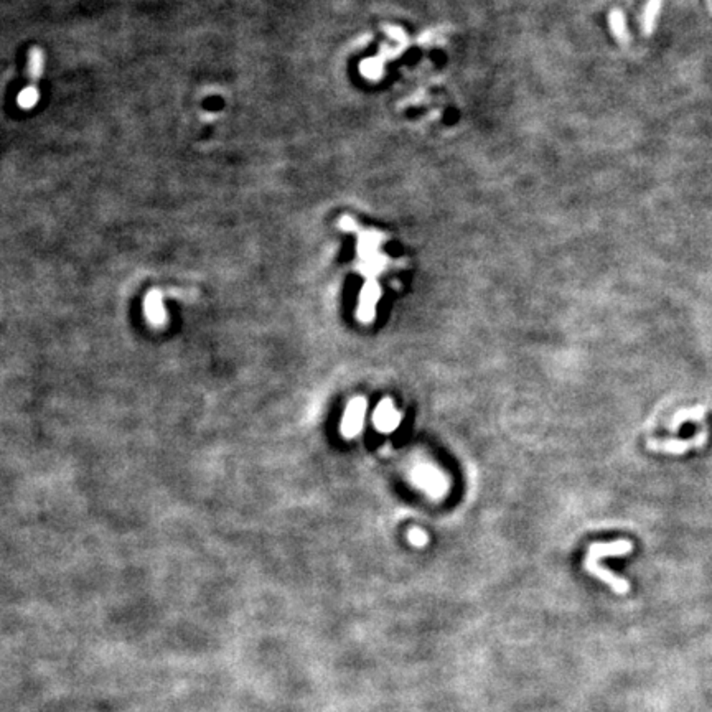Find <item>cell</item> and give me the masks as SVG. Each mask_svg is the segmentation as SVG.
<instances>
[{
    "instance_id": "obj_1",
    "label": "cell",
    "mask_w": 712,
    "mask_h": 712,
    "mask_svg": "<svg viewBox=\"0 0 712 712\" xmlns=\"http://www.w3.org/2000/svg\"><path fill=\"white\" fill-rule=\"evenodd\" d=\"M707 442V429L704 427L701 432L696 434V437L688 438V441H655V438H650L648 441V447L653 452H661V454H673V455H681L686 454L691 449H699Z\"/></svg>"
},
{
    "instance_id": "obj_2",
    "label": "cell",
    "mask_w": 712,
    "mask_h": 712,
    "mask_svg": "<svg viewBox=\"0 0 712 712\" xmlns=\"http://www.w3.org/2000/svg\"><path fill=\"white\" fill-rule=\"evenodd\" d=\"M413 478L420 488H424L432 496H441L447 491V480L444 475L437 472L436 468L429 467V465H420L416 468Z\"/></svg>"
},
{
    "instance_id": "obj_3",
    "label": "cell",
    "mask_w": 712,
    "mask_h": 712,
    "mask_svg": "<svg viewBox=\"0 0 712 712\" xmlns=\"http://www.w3.org/2000/svg\"><path fill=\"white\" fill-rule=\"evenodd\" d=\"M365 413H366V401L363 399V397H356V399H353L350 404H348L347 413H345L343 420H342V434L345 437L351 438L361 431Z\"/></svg>"
},
{
    "instance_id": "obj_4",
    "label": "cell",
    "mask_w": 712,
    "mask_h": 712,
    "mask_svg": "<svg viewBox=\"0 0 712 712\" xmlns=\"http://www.w3.org/2000/svg\"><path fill=\"white\" fill-rule=\"evenodd\" d=\"M373 422L379 432H393L394 429L399 427L401 414L394 409L391 399L379 402L378 409L374 411Z\"/></svg>"
},
{
    "instance_id": "obj_5",
    "label": "cell",
    "mask_w": 712,
    "mask_h": 712,
    "mask_svg": "<svg viewBox=\"0 0 712 712\" xmlns=\"http://www.w3.org/2000/svg\"><path fill=\"white\" fill-rule=\"evenodd\" d=\"M704 414H706L704 406H694L691 409H681L674 416L673 422L670 424V429L671 431H678L683 422H686V420H701L704 418Z\"/></svg>"
},
{
    "instance_id": "obj_6",
    "label": "cell",
    "mask_w": 712,
    "mask_h": 712,
    "mask_svg": "<svg viewBox=\"0 0 712 712\" xmlns=\"http://www.w3.org/2000/svg\"><path fill=\"white\" fill-rule=\"evenodd\" d=\"M43 73V53L38 48H33L29 55V74L33 81L42 76Z\"/></svg>"
},
{
    "instance_id": "obj_7",
    "label": "cell",
    "mask_w": 712,
    "mask_h": 712,
    "mask_svg": "<svg viewBox=\"0 0 712 712\" xmlns=\"http://www.w3.org/2000/svg\"><path fill=\"white\" fill-rule=\"evenodd\" d=\"M38 100H40V93L35 86L22 89V93L19 94V104H20V107H24V109H30V107H33L38 102Z\"/></svg>"
},
{
    "instance_id": "obj_8",
    "label": "cell",
    "mask_w": 712,
    "mask_h": 712,
    "mask_svg": "<svg viewBox=\"0 0 712 712\" xmlns=\"http://www.w3.org/2000/svg\"><path fill=\"white\" fill-rule=\"evenodd\" d=\"M407 537H409V543L413 546H418V548H422V546L427 544V535L419 528H413L409 532H407Z\"/></svg>"
},
{
    "instance_id": "obj_9",
    "label": "cell",
    "mask_w": 712,
    "mask_h": 712,
    "mask_svg": "<svg viewBox=\"0 0 712 712\" xmlns=\"http://www.w3.org/2000/svg\"><path fill=\"white\" fill-rule=\"evenodd\" d=\"M660 6H661L660 0H651V3L647 8L648 20H644V31H647V33H650L651 29H653V20H655L656 10H658V7H660Z\"/></svg>"
}]
</instances>
